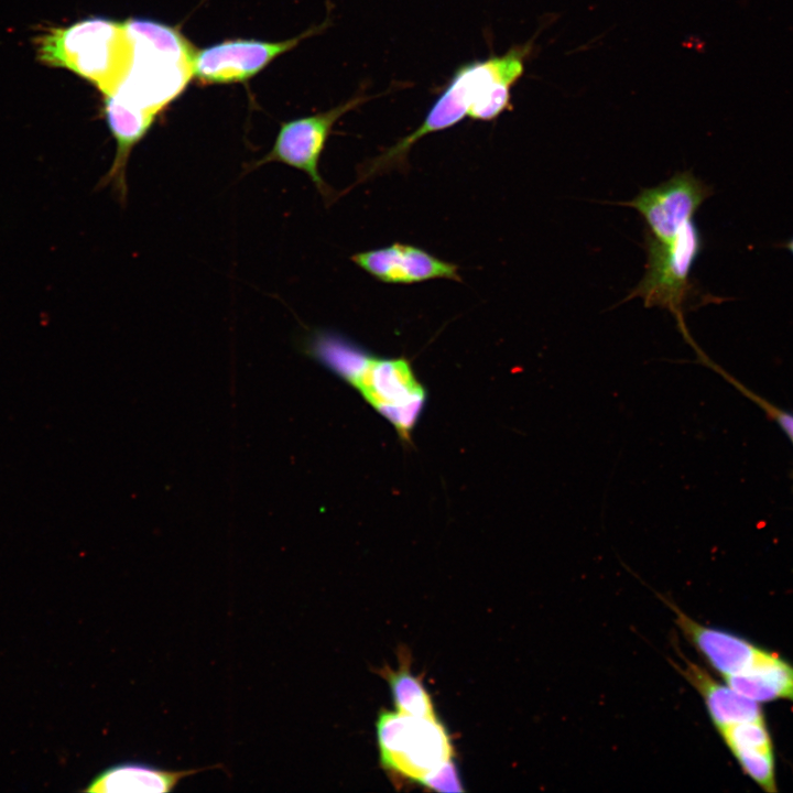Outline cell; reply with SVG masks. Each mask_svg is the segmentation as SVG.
I'll list each match as a JSON object with an SVG mask.
<instances>
[{"mask_svg":"<svg viewBox=\"0 0 793 793\" xmlns=\"http://www.w3.org/2000/svg\"><path fill=\"white\" fill-rule=\"evenodd\" d=\"M528 52V46H517L501 56L460 66L422 124L380 155L365 162L359 167L356 183L404 167L412 145L430 133L452 128L466 117L490 121L510 109L511 88L523 74Z\"/></svg>","mask_w":793,"mask_h":793,"instance_id":"1","label":"cell"},{"mask_svg":"<svg viewBox=\"0 0 793 793\" xmlns=\"http://www.w3.org/2000/svg\"><path fill=\"white\" fill-rule=\"evenodd\" d=\"M303 354L349 383L410 442L426 402V391L403 358L373 355L346 336L316 328L301 340Z\"/></svg>","mask_w":793,"mask_h":793,"instance_id":"2","label":"cell"},{"mask_svg":"<svg viewBox=\"0 0 793 793\" xmlns=\"http://www.w3.org/2000/svg\"><path fill=\"white\" fill-rule=\"evenodd\" d=\"M130 63L116 95L157 117L193 78L196 48L175 28L148 19L124 21Z\"/></svg>","mask_w":793,"mask_h":793,"instance_id":"3","label":"cell"},{"mask_svg":"<svg viewBox=\"0 0 793 793\" xmlns=\"http://www.w3.org/2000/svg\"><path fill=\"white\" fill-rule=\"evenodd\" d=\"M39 58L74 72L104 96L115 91L130 63L124 22L94 17L48 30L37 40Z\"/></svg>","mask_w":793,"mask_h":793,"instance_id":"4","label":"cell"},{"mask_svg":"<svg viewBox=\"0 0 793 793\" xmlns=\"http://www.w3.org/2000/svg\"><path fill=\"white\" fill-rule=\"evenodd\" d=\"M376 727L381 764L398 775L419 783L453 759L449 735L436 717L388 710L379 715Z\"/></svg>","mask_w":793,"mask_h":793,"instance_id":"5","label":"cell"},{"mask_svg":"<svg viewBox=\"0 0 793 793\" xmlns=\"http://www.w3.org/2000/svg\"><path fill=\"white\" fill-rule=\"evenodd\" d=\"M644 246L645 273L627 298L640 297L647 307L659 306L678 314L689 289L692 268L703 249L700 232L693 220L663 240L645 235Z\"/></svg>","mask_w":793,"mask_h":793,"instance_id":"6","label":"cell"},{"mask_svg":"<svg viewBox=\"0 0 793 793\" xmlns=\"http://www.w3.org/2000/svg\"><path fill=\"white\" fill-rule=\"evenodd\" d=\"M366 100L363 96H357L326 111L282 122L273 146L264 156L249 165L246 172L268 163L285 164L304 172L324 200L332 202L335 197L334 189L319 172L322 153L336 122Z\"/></svg>","mask_w":793,"mask_h":793,"instance_id":"7","label":"cell"},{"mask_svg":"<svg viewBox=\"0 0 793 793\" xmlns=\"http://www.w3.org/2000/svg\"><path fill=\"white\" fill-rule=\"evenodd\" d=\"M327 21L304 33L279 42L232 40L196 50L193 78L200 84H232L250 79L278 56L296 47L303 40L322 32Z\"/></svg>","mask_w":793,"mask_h":793,"instance_id":"8","label":"cell"},{"mask_svg":"<svg viewBox=\"0 0 793 793\" xmlns=\"http://www.w3.org/2000/svg\"><path fill=\"white\" fill-rule=\"evenodd\" d=\"M713 189L692 171L674 174L670 180L643 188L631 200L619 205L634 208L647 224L645 235L662 240L678 233L694 216Z\"/></svg>","mask_w":793,"mask_h":793,"instance_id":"9","label":"cell"},{"mask_svg":"<svg viewBox=\"0 0 793 793\" xmlns=\"http://www.w3.org/2000/svg\"><path fill=\"white\" fill-rule=\"evenodd\" d=\"M350 260L376 280L388 284H414L446 279L461 282L459 267L402 242L354 253Z\"/></svg>","mask_w":793,"mask_h":793,"instance_id":"10","label":"cell"},{"mask_svg":"<svg viewBox=\"0 0 793 793\" xmlns=\"http://www.w3.org/2000/svg\"><path fill=\"white\" fill-rule=\"evenodd\" d=\"M672 610L676 626L705 662L723 677L750 669L765 649L730 631L708 627L692 619L669 598L662 597Z\"/></svg>","mask_w":793,"mask_h":793,"instance_id":"11","label":"cell"},{"mask_svg":"<svg viewBox=\"0 0 793 793\" xmlns=\"http://www.w3.org/2000/svg\"><path fill=\"white\" fill-rule=\"evenodd\" d=\"M104 115L116 142L112 164L98 184L111 186L120 202H126L127 166L132 150L146 135L156 116L133 106L116 95L104 97Z\"/></svg>","mask_w":793,"mask_h":793,"instance_id":"12","label":"cell"},{"mask_svg":"<svg viewBox=\"0 0 793 793\" xmlns=\"http://www.w3.org/2000/svg\"><path fill=\"white\" fill-rule=\"evenodd\" d=\"M675 667L702 696L718 731L738 723L764 717L760 703L714 680L706 670L684 655Z\"/></svg>","mask_w":793,"mask_h":793,"instance_id":"13","label":"cell"},{"mask_svg":"<svg viewBox=\"0 0 793 793\" xmlns=\"http://www.w3.org/2000/svg\"><path fill=\"white\" fill-rule=\"evenodd\" d=\"M165 770L143 762H121L96 774L84 792L91 793H165L172 792L185 778L200 771L219 768Z\"/></svg>","mask_w":793,"mask_h":793,"instance_id":"14","label":"cell"},{"mask_svg":"<svg viewBox=\"0 0 793 793\" xmlns=\"http://www.w3.org/2000/svg\"><path fill=\"white\" fill-rule=\"evenodd\" d=\"M724 680L731 688L758 703L793 702V665L768 650L749 670Z\"/></svg>","mask_w":793,"mask_h":793,"instance_id":"15","label":"cell"},{"mask_svg":"<svg viewBox=\"0 0 793 793\" xmlns=\"http://www.w3.org/2000/svg\"><path fill=\"white\" fill-rule=\"evenodd\" d=\"M397 710L414 717H436L431 695L408 666L387 672Z\"/></svg>","mask_w":793,"mask_h":793,"instance_id":"16","label":"cell"},{"mask_svg":"<svg viewBox=\"0 0 793 793\" xmlns=\"http://www.w3.org/2000/svg\"><path fill=\"white\" fill-rule=\"evenodd\" d=\"M731 754L754 749H773L764 717L738 723L718 731Z\"/></svg>","mask_w":793,"mask_h":793,"instance_id":"17","label":"cell"},{"mask_svg":"<svg viewBox=\"0 0 793 793\" xmlns=\"http://www.w3.org/2000/svg\"><path fill=\"white\" fill-rule=\"evenodd\" d=\"M741 770L768 793L776 792L775 756L773 749H754L732 754Z\"/></svg>","mask_w":793,"mask_h":793,"instance_id":"18","label":"cell"},{"mask_svg":"<svg viewBox=\"0 0 793 793\" xmlns=\"http://www.w3.org/2000/svg\"><path fill=\"white\" fill-rule=\"evenodd\" d=\"M434 791L439 792H463L461 782L458 775L457 767L453 759L425 775L420 782Z\"/></svg>","mask_w":793,"mask_h":793,"instance_id":"19","label":"cell"},{"mask_svg":"<svg viewBox=\"0 0 793 793\" xmlns=\"http://www.w3.org/2000/svg\"><path fill=\"white\" fill-rule=\"evenodd\" d=\"M785 248L793 254V237L785 243Z\"/></svg>","mask_w":793,"mask_h":793,"instance_id":"20","label":"cell"}]
</instances>
